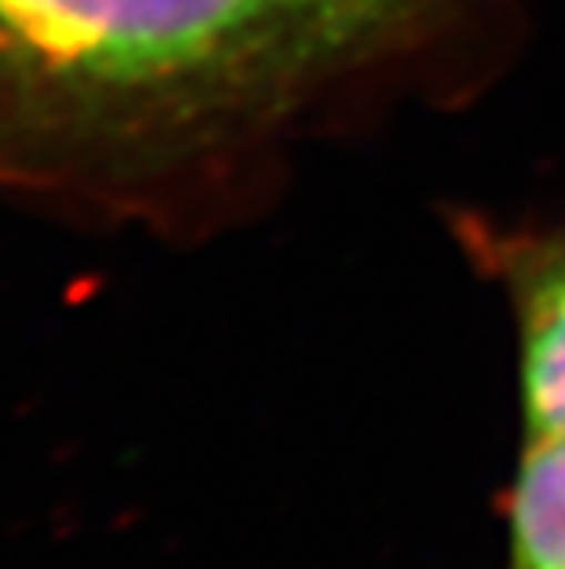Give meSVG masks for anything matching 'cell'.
<instances>
[{
  "label": "cell",
  "instance_id": "6da1fadb",
  "mask_svg": "<svg viewBox=\"0 0 565 569\" xmlns=\"http://www.w3.org/2000/svg\"><path fill=\"white\" fill-rule=\"evenodd\" d=\"M430 0H0V63L89 100L272 92L360 63Z\"/></svg>",
  "mask_w": 565,
  "mask_h": 569
},
{
  "label": "cell",
  "instance_id": "7a4b0ae2",
  "mask_svg": "<svg viewBox=\"0 0 565 569\" xmlns=\"http://www.w3.org/2000/svg\"><path fill=\"white\" fill-rule=\"evenodd\" d=\"M474 253L507 290L518 323L525 438L565 433V224L503 232L477 221Z\"/></svg>",
  "mask_w": 565,
  "mask_h": 569
},
{
  "label": "cell",
  "instance_id": "3957f363",
  "mask_svg": "<svg viewBox=\"0 0 565 569\" xmlns=\"http://www.w3.org/2000/svg\"><path fill=\"white\" fill-rule=\"evenodd\" d=\"M507 569H565V433L525 445L511 489Z\"/></svg>",
  "mask_w": 565,
  "mask_h": 569
}]
</instances>
